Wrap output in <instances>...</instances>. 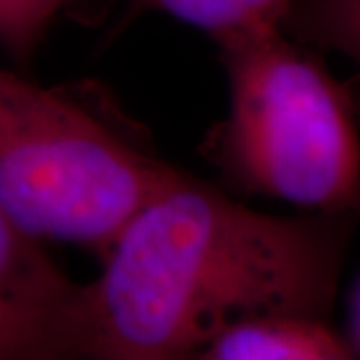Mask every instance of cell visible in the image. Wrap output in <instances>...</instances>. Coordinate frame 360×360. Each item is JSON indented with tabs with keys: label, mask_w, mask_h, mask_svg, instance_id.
<instances>
[{
	"label": "cell",
	"mask_w": 360,
	"mask_h": 360,
	"mask_svg": "<svg viewBox=\"0 0 360 360\" xmlns=\"http://www.w3.org/2000/svg\"><path fill=\"white\" fill-rule=\"evenodd\" d=\"M72 0H0V49L18 66H28L58 14Z\"/></svg>",
	"instance_id": "ba28073f"
},
{
	"label": "cell",
	"mask_w": 360,
	"mask_h": 360,
	"mask_svg": "<svg viewBox=\"0 0 360 360\" xmlns=\"http://www.w3.org/2000/svg\"><path fill=\"white\" fill-rule=\"evenodd\" d=\"M356 348L326 321L262 312L236 319L206 345L202 360H348Z\"/></svg>",
	"instance_id": "5b68a950"
},
{
	"label": "cell",
	"mask_w": 360,
	"mask_h": 360,
	"mask_svg": "<svg viewBox=\"0 0 360 360\" xmlns=\"http://www.w3.org/2000/svg\"><path fill=\"white\" fill-rule=\"evenodd\" d=\"M212 40L229 115L202 144L208 162L236 191L360 217V124L347 82L278 25Z\"/></svg>",
	"instance_id": "7a4b0ae2"
},
{
	"label": "cell",
	"mask_w": 360,
	"mask_h": 360,
	"mask_svg": "<svg viewBox=\"0 0 360 360\" xmlns=\"http://www.w3.org/2000/svg\"><path fill=\"white\" fill-rule=\"evenodd\" d=\"M281 28L296 42L336 52L360 70V0H292Z\"/></svg>",
	"instance_id": "52a82bcc"
},
{
	"label": "cell",
	"mask_w": 360,
	"mask_h": 360,
	"mask_svg": "<svg viewBox=\"0 0 360 360\" xmlns=\"http://www.w3.org/2000/svg\"><path fill=\"white\" fill-rule=\"evenodd\" d=\"M290 2L292 0H129L127 20L142 13H162L217 39L248 26H281Z\"/></svg>",
	"instance_id": "8992f818"
},
{
	"label": "cell",
	"mask_w": 360,
	"mask_h": 360,
	"mask_svg": "<svg viewBox=\"0 0 360 360\" xmlns=\"http://www.w3.org/2000/svg\"><path fill=\"white\" fill-rule=\"evenodd\" d=\"M347 84L348 92H350V98H352V106H354V112H356V118H359L360 124V70L348 80Z\"/></svg>",
	"instance_id": "9c48e42d"
},
{
	"label": "cell",
	"mask_w": 360,
	"mask_h": 360,
	"mask_svg": "<svg viewBox=\"0 0 360 360\" xmlns=\"http://www.w3.org/2000/svg\"><path fill=\"white\" fill-rule=\"evenodd\" d=\"M182 176L75 96L0 70V206L37 240L104 255Z\"/></svg>",
	"instance_id": "3957f363"
},
{
	"label": "cell",
	"mask_w": 360,
	"mask_h": 360,
	"mask_svg": "<svg viewBox=\"0 0 360 360\" xmlns=\"http://www.w3.org/2000/svg\"><path fill=\"white\" fill-rule=\"evenodd\" d=\"M82 286L0 206V360L80 359Z\"/></svg>",
	"instance_id": "277c9868"
},
{
	"label": "cell",
	"mask_w": 360,
	"mask_h": 360,
	"mask_svg": "<svg viewBox=\"0 0 360 360\" xmlns=\"http://www.w3.org/2000/svg\"><path fill=\"white\" fill-rule=\"evenodd\" d=\"M354 217H278L184 174L122 226L82 286L80 359H196L236 319L326 321Z\"/></svg>",
	"instance_id": "6da1fadb"
}]
</instances>
